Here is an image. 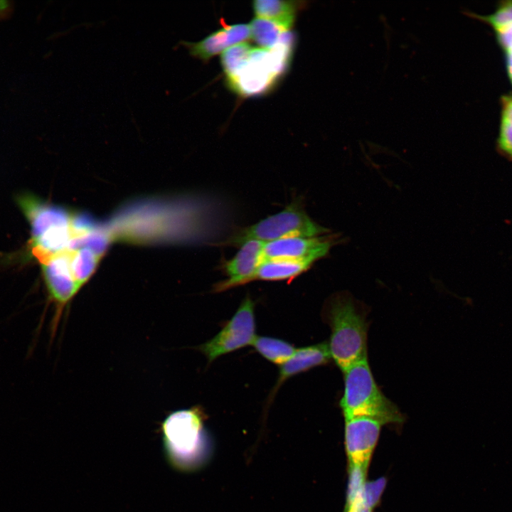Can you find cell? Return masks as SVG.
Here are the masks:
<instances>
[{
  "label": "cell",
  "instance_id": "obj_20",
  "mask_svg": "<svg viewBox=\"0 0 512 512\" xmlns=\"http://www.w3.org/2000/svg\"><path fill=\"white\" fill-rule=\"evenodd\" d=\"M368 469V466L348 464L346 505L353 503L361 496Z\"/></svg>",
  "mask_w": 512,
  "mask_h": 512
},
{
  "label": "cell",
  "instance_id": "obj_19",
  "mask_svg": "<svg viewBox=\"0 0 512 512\" xmlns=\"http://www.w3.org/2000/svg\"><path fill=\"white\" fill-rule=\"evenodd\" d=\"M503 110L498 143L500 148L512 158V97L502 100Z\"/></svg>",
  "mask_w": 512,
  "mask_h": 512
},
{
  "label": "cell",
  "instance_id": "obj_21",
  "mask_svg": "<svg viewBox=\"0 0 512 512\" xmlns=\"http://www.w3.org/2000/svg\"><path fill=\"white\" fill-rule=\"evenodd\" d=\"M386 484L387 479L385 477H380L373 481H366L362 491L361 498L363 503L371 510L373 511L380 501Z\"/></svg>",
  "mask_w": 512,
  "mask_h": 512
},
{
  "label": "cell",
  "instance_id": "obj_1",
  "mask_svg": "<svg viewBox=\"0 0 512 512\" xmlns=\"http://www.w3.org/2000/svg\"><path fill=\"white\" fill-rule=\"evenodd\" d=\"M323 315L331 329L328 343L331 357L343 372L368 358V324L363 309L353 297L346 292L331 297L324 305Z\"/></svg>",
  "mask_w": 512,
  "mask_h": 512
},
{
  "label": "cell",
  "instance_id": "obj_15",
  "mask_svg": "<svg viewBox=\"0 0 512 512\" xmlns=\"http://www.w3.org/2000/svg\"><path fill=\"white\" fill-rule=\"evenodd\" d=\"M68 250L73 276L81 288L94 273L101 257L87 247Z\"/></svg>",
  "mask_w": 512,
  "mask_h": 512
},
{
  "label": "cell",
  "instance_id": "obj_12",
  "mask_svg": "<svg viewBox=\"0 0 512 512\" xmlns=\"http://www.w3.org/2000/svg\"><path fill=\"white\" fill-rule=\"evenodd\" d=\"M331 358L329 345L325 342L296 349L294 354L281 365L278 383L311 368L326 364Z\"/></svg>",
  "mask_w": 512,
  "mask_h": 512
},
{
  "label": "cell",
  "instance_id": "obj_17",
  "mask_svg": "<svg viewBox=\"0 0 512 512\" xmlns=\"http://www.w3.org/2000/svg\"><path fill=\"white\" fill-rule=\"evenodd\" d=\"M249 25L251 38L260 48L267 49L274 48L285 32L274 23L258 17L254 18Z\"/></svg>",
  "mask_w": 512,
  "mask_h": 512
},
{
  "label": "cell",
  "instance_id": "obj_24",
  "mask_svg": "<svg viewBox=\"0 0 512 512\" xmlns=\"http://www.w3.org/2000/svg\"><path fill=\"white\" fill-rule=\"evenodd\" d=\"M344 512H373L363 501L361 496L353 503L346 505Z\"/></svg>",
  "mask_w": 512,
  "mask_h": 512
},
{
  "label": "cell",
  "instance_id": "obj_14",
  "mask_svg": "<svg viewBox=\"0 0 512 512\" xmlns=\"http://www.w3.org/2000/svg\"><path fill=\"white\" fill-rule=\"evenodd\" d=\"M314 262L310 260H268L258 267L254 280L277 281L292 279L306 271Z\"/></svg>",
  "mask_w": 512,
  "mask_h": 512
},
{
  "label": "cell",
  "instance_id": "obj_6",
  "mask_svg": "<svg viewBox=\"0 0 512 512\" xmlns=\"http://www.w3.org/2000/svg\"><path fill=\"white\" fill-rule=\"evenodd\" d=\"M254 302L247 297L231 319L199 349L209 362L240 348L252 345L255 338Z\"/></svg>",
  "mask_w": 512,
  "mask_h": 512
},
{
  "label": "cell",
  "instance_id": "obj_13",
  "mask_svg": "<svg viewBox=\"0 0 512 512\" xmlns=\"http://www.w3.org/2000/svg\"><path fill=\"white\" fill-rule=\"evenodd\" d=\"M252 6L257 17L274 23L284 31L293 26L299 7L297 1L282 0H257Z\"/></svg>",
  "mask_w": 512,
  "mask_h": 512
},
{
  "label": "cell",
  "instance_id": "obj_18",
  "mask_svg": "<svg viewBox=\"0 0 512 512\" xmlns=\"http://www.w3.org/2000/svg\"><path fill=\"white\" fill-rule=\"evenodd\" d=\"M252 46L240 43L225 49L221 55V64L227 78L236 74L247 63Z\"/></svg>",
  "mask_w": 512,
  "mask_h": 512
},
{
  "label": "cell",
  "instance_id": "obj_7",
  "mask_svg": "<svg viewBox=\"0 0 512 512\" xmlns=\"http://www.w3.org/2000/svg\"><path fill=\"white\" fill-rule=\"evenodd\" d=\"M40 263L49 302L54 307L50 328L52 336H54L65 309L80 287L75 280L70 270L68 250Z\"/></svg>",
  "mask_w": 512,
  "mask_h": 512
},
{
  "label": "cell",
  "instance_id": "obj_11",
  "mask_svg": "<svg viewBox=\"0 0 512 512\" xmlns=\"http://www.w3.org/2000/svg\"><path fill=\"white\" fill-rule=\"evenodd\" d=\"M250 37V26L238 23L225 26L198 42L183 43L192 56L208 61L228 48L242 43Z\"/></svg>",
  "mask_w": 512,
  "mask_h": 512
},
{
  "label": "cell",
  "instance_id": "obj_4",
  "mask_svg": "<svg viewBox=\"0 0 512 512\" xmlns=\"http://www.w3.org/2000/svg\"><path fill=\"white\" fill-rule=\"evenodd\" d=\"M294 38L283 36L272 48L253 47L244 66L227 78L230 86L243 96L262 94L269 90L287 68Z\"/></svg>",
  "mask_w": 512,
  "mask_h": 512
},
{
  "label": "cell",
  "instance_id": "obj_5",
  "mask_svg": "<svg viewBox=\"0 0 512 512\" xmlns=\"http://www.w3.org/2000/svg\"><path fill=\"white\" fill-rule=\"evenodd\" d=\"M328 231L314 222L299 201L232 235L226 244L240 246L251 240L268 242L287 238H313Z\"/></svg>",
  "mask_w": 512,
  "mask_h": 512
},
{
  "label": "cell",
  "instance_id": "obj_25",
  "mask_svg": "<svg viewBox=\"0 0 512 512\" xmlns=\"http://www.w3.org/2000/svg\"><path fill=\"white\" fill-rule=\"evenodd\" d=\"M507 67L509 75L512 80V50L507 52Z\"/></svg>",
  "mask_w": 512,
  "mask_h": 512
},
{
  "label": "cell",
  "instance_id": "obj_26",
  "mask_svg": "<svg viewBox=\"0 0 512 512\" xmlns=\"http://www.w3.org/2000/svg\"><path fill=\"white\" fill-rule=\"evenodd\" d=\"M8 7L7 3L4 1H0V13L4 11Z\"/></svg>",
  "mask_w": 512,
  "mask_h": 512
},
{
  "label": "cell",
  "instance_id": "obj_9",
  "mask_svg": "<svg viewBox=\"0 0 512 512\" xmlns=\"http://www.w3.org/2000/svg\"><path fill=\"white\" fill-rule=\"evenodd\" d=\"M265 243L251 240L241 245L236 255L223 266L228 279L218 283L214 291L222 292L254 280L256 272L263 261Z\"/></svg>",
  "mask_w": 512,
  "mask_h": 512
},
{
  "label": "cell",
  "instance_id": "obj_8",
  "mask_svg": "<svg viewBox=\"0 0 512 512\" xmlns=\"http://www.w3.org/2000/svg\"><path fill=\"white\" fill-rule=\"evenodd\" d=\"M383 424L368 417L345 419L344 439L348 464L369 466Z\"/></svg>",
  "mask_w": 512,
  "mask_h": 512
},
{
  "label": "cell",
  "instance_id": "obj_3",
  "mask_svg": "<svg viewBox=\"0 0 512 512\" xmlns=\"http://www.w3.org/2000/svg\"><path fill=\"white\" fill-rule=\"evenodd\" d=\"M343 373L344 390L340 406L345 419L368 417L383 425L404 421L399 408L377 385L368 358L353 363Z\"/></svg>",
  "mask_w": 512,
  "mask_h": 512
},
{
  "label": "cell",
  "instance_id": "obj_23",
  "mask_svg": "<svg viewBox=\"0 0 512 512\" xmlns=\"http://www.w3.org/2000/svg\"><path fill=\"white\" fill-rule=\"evenodd\" d=\"M495 29L501 46L507 52L512 50V23Z\"/></svg>",
  "mask_w": 512,
  "mask_h": 512
},
{
  "label": "cell",
  "instance_id": "obj_2",
  "mask_svg": "<svg viewBox=\"0 0 512 512\" xmlns=\"http://www.w3.org/2000/svg\"><path fill=\"white\" fill-rule=\"evenodd\" d=\"M203 420L202 410L195 406L174 411L161 423L166 458L172 467L191 471L208 461L210 442L205 432Z\"/></svg>",
  "mask_w": 512,
  "mask_h": 512
},
{
  "label": "cell",
  "instance_id": "obj_16",
  "mask_svg": "<svg viewBox=\"0 0 512 512\" xmlns=\"http://www.w3.org/2000/svg\"><path fill=\"white\" fill-rule=\"evenodd\" d=\"M252 346L264 358L279 365L285 363L296 351L283 340L267 336H256Z\"/></svg>",
  "mask_w": 512,
  "mask_h": 512
},
{
  "label": "cell",
  "instance_id": "obj_10",
  "mask_svg": "<svg viewBox=\"0 0 512 512\" xmlns=\"http://www.w3.org/2000/svg\"><path fill=\"white\" fill-rule=\"evenodd\" d=\"M331 245V240L324 237L282 238L265 243L263 261L289 259L315 262L327 254Z\"/></svg>",
  "mask_w": 512,
  "mask_h": 512
},
{
  "label": "cell",
  "instance_id": "obj_22",
  "mask_svg": "<svg viewBox=\"0 0 512 512\" xmlns=\"http://www.w3.org/2000/svg\"><path fill=\"white\" fill-rule=\"evenodd\" d=\"M479 18L489 22L494 28L512 23V1H503L494 13Z\"/></svg>",
  "mask_w": 512,
  "mask_h": 512
}]
</instances>
